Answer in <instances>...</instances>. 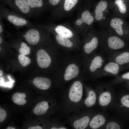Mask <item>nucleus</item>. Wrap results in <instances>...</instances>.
<instances>
[{
  "mask_svg": "<svg viewBox=\"0 0 129 129\" xmlns=\"http://www.w3.org/2000/svg\"><path fill=\"white\" fill-rule=\"evenodd\" d=\"M26 97L25 93L17 92L12 95V99L14 103L18 105H23L27 102V101L24 99Z\"/></svg>",
  "mask_w": 129,
  "mask_h": 129,
  "instance_id": "nucleus-26",
  "label": "nucleus"
},
{
  "mask_svg": "<svg viewBox=\"0 0 129 129\" xmlns=\"http://www.w3.org/2000/svg\"><path fill=\"white\" fill-rule=\"evenodd\" d=\"M2 3L8 6L14 11L25 17L34 16L27 0H0Z\"/></svg>",
  "mask_w": 129,
  "mask_h": 129,
  "instance_id": "nucleus-8",
  "label": "nucleus"
},
{
  "mask_svg": "<svg viewBox=\"0 0 129 129\" xmlns=\"http://www.w3.org/2000/svg\"><path fill=\"white\" fill-rule=\"evenodd\" d=\"M33 83L37 88L43 90L48 89L51 85V81L49 79L41 77L35 78L33 80Z\"/></svg>",
  "mask_w": 129,
  "mask_h": 129,
  "instance_id": "nucleus-19",
  "label": "nucleus"
},
{
  "mask_svg": "<svg viewBox=\"0 0 129 129\" xmlns=\"http://www.w3.org/2000/svg\"><path fill=\"white\" fill-rule=\"evenodd\" d=\"M80 0H63L60 4L51 11V20H60L70 15L77 7Z\"/></svg>",
  "mask_w": 129,
  "mask_h": 129,
  "instance_id": "nucleus-3",
  "label": "nucleus"
},
{
  "mask_svg": "<svg viewBox=\"0 0 129 129\" xmlns=\"http://www.w3.org/2000/svg\"><path fill=\"white\" fill-rule=\"evenodd\" d=\"M79 69L78 66L74 64L69 65L66 68L64 75L65 80L68 81L75 78L78 75Z\"/></svg>",
  "mask_w": 129,
  "mask_h": 129,
  "instance_id": "nucleus-18",
  "label": "nucleus"
},
{
  "mask_svg": "<svg viewBox=\"0 0 129 129\" xmlns=\"http://www.w3.org/2000/svg\"><path fill=\"white\" fill-rule=\"evenodd\" d=\"M94 19L89 9L85 8L81 10L74 22L75 30L78 32L85 33L91 27Z\"/></svg>",
  "mask_w": 129,
  "mask_h": 129,
  "instance_id": "nucleus-5",
  "label": "nucleus"
},
{
  "mask_svg": "<svg viewBox=\"0 0 129 129\" xmlns=\"http://www.w3.org/2000/svg\"></svg>",
  "mask_w": 129,
  "mask_h": 129,
  "instance_id": "nucleus-39",
  "label": "nucleus"
},
{
  "mask_svg": "<svg viewBox=\"0 0 129 129\" xmlns=\"http://www.w3.org/2000/svg\"><path fill=\"white\" fill-rule=\"evenodd\" d=\"M2 21V19L0 18V34H3L4 30V25Z\"/></svg>",
  "mask_w": 129,
  "mask_h": 129,
  "instance_id": "nucleus-33",
  "label": "nucleus"
},
{
  "mask_svg": "<svg viewBox=\"0 0 129 129\" xmlns=\"http://www.w3.org/2000/svg\"><path fill=\"white\" fill-rule=\"evenodd\" d=\"M113 85L102 84L97 86L96 90L97 96V103L103 109L112 108L115 102L117 92Z\"/></svg>",
  "mask_w": 129,
  "mask_h": 129,
  "instance_id": "nucleus-1",
  "label": "nucleus"
},
{
  "mask_svg": "<svg viewBox=\"0 0 129 129\" xmlns=\"http://www.w3.org/2000/svg\"><path fill=\"white\" fill-rule=\"evenodd\" d=\"M30 48L27 43L24 42H22L20 44L19 51L20 54L24 55H28L30 53Z\"/></svg>",
  "mask_w": 129,
  "mask_h": 129,
  "instance_id": "nucleus-28",
  "label": "nucleus"
},
{
  "mask_svg": "<svg viewBox=\"0 0 129 129\" xmlns=\"http://www.w3.org/2000/svg\"><path fill=\"white\" fill-rule=\"evenodd\" d=\"M121 65L113 61H108L101 70L99 78L102 77L111 76L117 77L121 70Z\"/></svg>",
  "mask_w": 129,
  "mask_h": 129,
  "instance_id": "nucleus-10",
  "label": "nucleus"
},
{
  "mask_svg": "<svg viewBox=\"0 0 129 129\" xmlns=\"http://www.w3.org/2000/svg\"><path fill=\"white\" fill-rule=\"evenodd\" d=\"M108 61L115 62L122 65L129 63V52L118 51L108 56Z\"/></svg>",
  "mask_w": 129,
  "mask_h": 129,
  "instance_id": "nucleus-15",
  "label": "nucleus"
},
{
  "mask_svg": "<svg viewBox=\"0 0 129 129\" xmlns=\"http://www.w3.org/2000/svg\"><path fill=\"white\" fill-rule=\"evenodd\" d=\"M3 39L1 36H0V44H1L2 42Z\"/></svg>",
  "mask_w": 129,
  "mask_h": 129,
  "instance_id": "nucleus-37",
  "label": "nucleus"
},
{
  "mask_svg": "<svg viewBox=\"0 0 129 129\" xmlns=\"http://www.w3.org/2000/svg\"><path fill=\"white\" fill-rule=\"evenodd\" d=\"M48 108L47 102L42 101L38 103L35 106L33 109V112L37 115L43 114L47 112Z\"/></svg>",
  "mask_w": 129,
  "mask_h": 129,
  "instance_id": "nucleus-23",
  "label": "nucleus"
},
{
  "mask_svg": "<svg viewBox=\"0 0 129 129\" xmlns=\"http://www.w3.org/2000/svg\"><path fill=\"white\" fill-rule=\"evenodd\" d=\"M88 41L85 43L83 46L84 52L87 54H89L97 48L99 44L100 38L93 34L92 31H90L89 34Z\"/></svg>",
  "mask_w": 129,
  "mask_h": 129,
  "instance_id": "nucleus-13",
  "label": "nucleus"
},
{
  "mask_svg": "<svg viewBox=\"0 0 129 129\" xmlns=\"http://www.w3.org/2000/svg\"><path fill=\"white\" fill-rule=\"evenodd\" d=\"M89 64V69L95 78H99L100 72L105 64L106 59L102 53L94 54Z\"/></svg>",
  "mask_w": 129,
  "mask_h": 129,
  "instance_id": "nucleus-9",
  "label": "nucleus"
},
{
  "mask_svg": "<svg viewBox=\"0 0 129 129\" xmlns=\"http://www.w3.org/2000/svg\"><path fill=\"white\" fill-rule=\"evenodd\" d=\"M6 129H15V128L13 127H12L10 126L8 127H7L6 128Z\"/></svg>",
  "mask_w": 129,
  "mask_h": 129,
  "instance_id": "nucleus-36",
  "label": "nucleus"
},
{
  "mask_svg": "<svg viewBox=\"0 0 129 129\" xmlns=\"http://www.w3.org/2000/svg\"><path fill=\"white\" fill-rule=\"evenodd\" d=\"M28 129H42L43 128L39 126L31 127H29Z\"/></svg>",
  "mask_w": 129,
  "mask_h": 129,
  "instance_id": "nucleus-34",
  "label": "nucleus"
},
{
  "mask_svg": "<svg viewBox=\"0 0 129 129\" xmlns=\"http://www.w3.org/2000/svg\"><path fill=\"white\" fill-rule=\"evenodd\" d=\"M115 3L117 5L120 12L122 14H124L126 12L127 10L126 6L123 2L122 0H116Z\"/></svg>",
  "mask_w": 129,
  "mask_h": 129,
  "instance_id": "nucleus-31",
  "label": "nucleus"
},
{
  "mask_svg": "<svg viewBox=\"0 0 129 129\" xmlns=\"http://www.w3.org/2000/svg\"><path fill=\"white\" fill-rule=\"evenodd\" d=\"M99 44L101 45V53L108 56L122 49L125 45L122 39L115 35H110L104 38H100Z\"/></svg>",
  "mask_w": 129,
  "mask_h": 129,
  "instance_id": "nucleus-4",
  "label": "nucleus"
},
{
  "mask_svg": "<svg viewBox=\"0 0 129 129\" xmlns=\"http://www.w3.org/2000/svg\"><path fill=\"white\" fill-rule=\"evenodd\" d=\"M51 33L46 29L36 26L28 29L23 32L22 36L29 44L35 45L40 42L42 37L50 36Z\"/></svg>",
  "mask_w": 129,
  "mask_h": 129,
  "instance_id": "nucleus-6",
  "label": "nucleus"
},
{
  "mask_svg": "<svg viewBox=\"0 0 129 129\" xmlns=\"http://www.w3.org/2000/svg\"><path fill=\"white\" fill-rule=\"evenodd\" d=\"M57 43L60 45L67 48H71L73 46L74 44L70 39L60 34H54Z\"/></svg>",
  "mask_w": 129,
  "mask_h": 129,
  "instance_id": "nucleus-24",
  "label": "nucleus"
},
{
  "mask_svg": "<svg viewBox=\"0 0 129 129\" xmlns=\"http://www.w3.org/2000/svg\"><path fill=\"white\" fill-rule=\"evenodd\" d=\"M93 116L86 115L75 121L73 124L74 128L76 129H86L88 126L91 117Z\"/></svg>",
  "mask_w": 129,
  "mask_h": 129,
  "instance_id": "nucleus-22",
  "label": "nucleus"
},
{
  "mask_svg": "<svg viewBox=\"0 0 129 129\" xmlns=\"http://www.w3.org/2000/svg\"><path fill=\"white\" fill-rule=\"evenodd\" d=\"M83 87L82 83L79 81L74 82L70 89L69 96L72 102L76 103L81 99L83 94Z\"/></svg>",
  "mask_w": 129,
  "mask_h": 129,
  "instance_id": "nucleus-11",
  "label": "nucleus"
},
{
  "mask_svg": "<svg viewBox=\"0 0 129 129\" xmlns=\"http://www.w3.org/2000/svg\"><path fill=\"white\" fill-rule=\"evenodd\" d=\"M63 0H47V10L51 11L58 6Z\"/></svg>",
  "mask_w": 129,
  "mask_h": 129,
  "instance_id": "nucleus-29",
  "label": "nucleus"
},
{
  "mask_svg": "<svg viewBox=\"0 0 129 129\" xmlns=\"http://www.w3.org/2000/svg\"><path fill=\"white\" fill-rule=\"evenodd\" d=\"M34 16H37L47 10V0H27Z\"/></svg>",
  "mask_w": 129,
  "mask_h": 129,
  "instance_id": "nucleus-12",
  "label": "nucleus"
},
{
  "mask_svg": "<svg viewBox=\"0 0 129 129\" xmlns=\"http://www.w3.org/2000/svg\"><path fill=\"white\" fill-rule=\"evenodd\" d=\"M97 100L96 90L90 89L88 91L87 96L84 100V103L87 108H91L97 103Z\"/></svg>",
  "mask_w": 129,
  "mask_h": 129,
  "instance_id": "nucleus-20",
  "label": "nucleus"
},
{
  "mask_svg": "<svg viewBox=\"0 0 129 129\" xmlns=\"http://www.w3.org/2000/svg\"><path fill=\"white\" fill-rule=\"evenodd\" d=\"M53 34H58L70 39L77 36L76 31L68 23L60 24L50 23L46 25H37Z\"/></svg>",
  "mask_w": 129,
  "mask_h": 129,
  "instance_id": "nucleus-7",
  "label": "nucleus"
},
{
  "mask_svg": "<svg viewBox=\"0 0 129 129\" xmlns=\"http://www.w3.org/2000/svg\"><path fill=\"white\" fill-rule=\"evenodd\" d=\"M18 59L20 63L24 67L28 65L31 62V59L29 57L21 54L18 55Z\"/></svg>",
  "mask_w": 129,
  "mask_h": 129,
  "instance_id": "nucleus-30",
  "label": "nucleus"
},
{
  "mask_svg": "<svg viewBox=\"0 0 129 129\" xmlns=\"http://www.w3.org/2000/svg\"><path fill=\"white\" fill-rule=\"evenodd\" d=\"M124 80H129V72L124 73L121 75H118L112 80L110 83L113 85L121 82Z\"/></svg>",
  "mask_w": 129,
  "mask_h": 129,
  "instance_id": "nucleus-27",
  "label": "nucleus"
},
{
  "mask_svg": "<svg viewBox=\"0 0 129 129\" xmlns=\"http://www.w3.org/2000/svg\"><path fill=\"white\" fill-rule=\"evenodd\" d=\"M107 2L105 0L101 1L98 3L94 11V14H93L94 19L97 21L102 19L103 13L107 9Z\"/></svg>",
  "mask_w": 129,
  "mask_h": 129,
  "instance_id": "nucleus-17",
  "label": "nucleus"
},
{
  "mask_svg": "<svg viewBox=\"0 0 129 129\" xmlns=\"http://www.w3.org/2000/svg\"><path fill=\"white\" fill-rule=\"evenodd\" d=\"M37 60L38 66L42 68L48 67L51 62L50 57L47 53L43 49H40L38 51Z\"/></svg>",
  "mask_w": 129,
  "mask_h": 129,
  "instance_id": "nucleus-16",
  "label": "nucleus"
},
{
  "mask_svg": "<svg viewBox=\"0 0 129 129\" xmlns=\"http://www.w3.org/2000/svg\"><path fill=\"white\" fill-rule=\"evenodd\" d=\"M108 119L106 115L103 113H96L92 117L88 126L92 129H102Z\"/></svg>",
  "mask_w": 129,
  "mask_h": 129,
  "instance_id": "nucleus-14",
  "label": "nucleus"
},
{
  "mask_svg": "<svg viewBox=\"0 0 129 129\" xmlns=\"http://www.w3.org/2000/svg\"><path fill=\"white\" fill-rule=\"evenodd\" d=\"M121 126L118 120L116 119H108L102 129H120Z\"/></svg>",
  "mask_w": 129,
  "mask_h": 129,
  "instance_id": "nucleus-25",
  "label": "nucleus"
},
{
  "mask_svg": "<svg viewBox=\"0 0 129 129\" xmlns=\"http://www.w3.org/2000/svg\"><path fill=\"white\" fill-rule=\"evenodd\" d=\"M5 111L1 108H0V122L3 121L5 118L6 116Z\"/></svg>",
  "mask_w": 129,
  "mask_h": 129,
  "instance_id": "nucleus-32",
  "label": "nucleus"
},
{
  "mask_svg": "<svg viewBox=\"0 0 129 129\" xmlns=\"http://www.w3.org/2000/svg\"><path fill=\"white\" fill-rule=\"evenodd\" d=\"M0 18L6 20L17 29L24 27L29 28L36 25L25 17L10 10L2 3L0 5Z\"/></svg>",
  "mask_w": 129,
  "mask_h": 129,
  "instance_id": "nucleus-2",
  "label": "nucleus"
},
{
  "mask_svg": "<svg viewBox=\"0 0 129 129\" xmlns=\"http://www.w3.org/2000/svg\"><path fill=\"white\" fill-rule=\"evenodd\" d=\"M3 74V72L2 71L0 70V76L1 77Z\"/></svg>",
  "mask_w": 129,
  "mask_h": 129,
  "instance_id": "nucleus-38",
  "label": "nucleus"
},
{
  "mask_svg": "<svg viewBox=\"0 0 129 129\" xmlns=\"http://www.w3.org/2000/svg\"><path fill=\"white\" fill-rule=\"evenodd\" d=\"M50 129H66V128L64 127H53Z\"/></svg>",
  "mask_w": 129,
  "mask_h": 129,
  "instance_id": "nucleus-35",
  "label": "nucleus"
},
{
  "mask_svg": "<svg viewBox=\"0 0 129 129\" xmlns=\"http://www.w3.org/2000/svg\"><path fill=\"white\" fill-rule=\"evenodd\" d=\"M123 22L120 18L116 17L112 19L110 22V25L114 29L117 36H121L124 34L122 28Z\"/></svg>",
  "mask_w": 129,
  "mask_h": 129,
  "instance_id": "nucleus-21",
  "label": "nucleus"
}]
</instances>
